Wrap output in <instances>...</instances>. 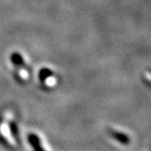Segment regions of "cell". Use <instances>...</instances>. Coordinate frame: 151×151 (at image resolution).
I'll use <instances>...</instances> for the list:
<instances>
[{"label":"cell","instance_id":"cell-2","mask_svg":"<svg viewBox=\"0 0 151 151\" xmlns=\"http://www.w3.org/2000/svg\"><path fill=\"white\" fill-rule=\"evenodd\" d=\"M11 61L14 65H16V66H24L25 65V62H24V59L22 58V56L17 52H14L11 55Z\"/></svg>","mask_w":151,"mask_h":151},{"label":"cell","instance_id":"cell-4","mask_svg":"<svg viewBox=\"0 0 151 151\" xmlns=\"http://www.w3.org/2000/svg\"><path fill=\"white\" fill-rule=\"evenodd\" d=\"M50 76H52V72L50 70H48V69H42V70L39 72V80L41 81H45L48 77H50Z\"/></svg>","mask_w":151,"mask_h":151},{"label":"cell","instance_id":"cell-1","mask_svg":"<svg viewBox=\"0 0 151 151\" xmlns=\"http://www.w3.org/2000/svg\"><path fill=\"white\" fill-rule=\"evenodd\" d=\"M28 139L29 142L31 143L32 147L34 148V151H44V149L42 148L40 139L38 138V137L35 134H29L28 135Z\"/></svg>","mask_w":151,"mask_h":151},{"label":"cell","instance_id":"cell-3","mask_svg":"<svg viewBox=\"0 0 151 151\" xmlns=\"http://www.w3.org/2000/svg\"><path fill=\"white\" fill-rule=\"evenodd\" d=\"M111 132V134L113 135V137L114 138H116V139H118L119 141H121L122 143H128L129 142V138L127 137V135L125 134H119V132H113V131H110Z\"/></svg>","mask_w":151,"mask_h":151},{"label":"cell","instance_id":"cell-5","mask_svg":"<svg viewBox=\"0 0 151 151\" xmlns=\"http://www.w3.org/2000/svg\"><path fill=\"white\" fill-rule=\"evenodd\" d=\"M10 129H11V132H12V134H13V137H18V128H17V125L14 122L10 123Z\"/></svg>","mask_w":151,"mask_h":151}]
</instances>
